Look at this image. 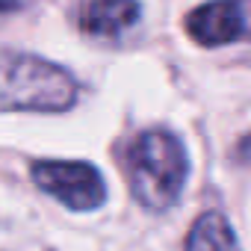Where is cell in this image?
Wrapping results in <instances>:
<instances>
[{"label": "cell", "instance_id": "6da1fadb", "mask_svg": "<svg viewBox=\"0 0 251 251\" xmlns=\"http://www.w3.org/2000/svg\"><path fill=\"white\" fill-rule=\"evenodd\" d=\"M124 160H127L130 192L145 210L166 213L177 204L189 177V157L183 142L172 130H142L130 142Z\"/></svg>", "mask_w": 251, "mask_h": 251}, {"label": "cell", "instance_id": "7a4b0ae2", "mask_svg": "<svg viewBox=\"0 0 251 251\" xmlns=\"http://www.w3.org/2000/svg\"><path fill=\"white\" fill-rule=\"evenodd\" d=\"M77 80L56 62L0 50V109L3 112H65L77 103Z\"/></svg>", "mask_w": 251, "mask_h": 251}, {"label": "cell", "instance_id": "3957f363", "mask_svg": "<svg viewBox=\"0 0 251 251\" xmlns=\"http://www.w3.org/2000/svg\"><path fill=\"white\" fill-rule=\"evenodd\" d=\"M33 183L65 204L74 213L98 210L106 201V183L92 163L83 160H39L33 166Z\"/></svg>", "mask_w": 251, "mask_h": 251}, {"label": "cell", "instance_id": "277c9868", "mask_svg": "<svg viewBox=\"0 0 251 251\" xmlns=\"http://www.w3.org/2000/svg\"><path fill=\"white\" fill-rule=\"evenodd\" d=\"M186 33L204 48H222L245 33L242 6L236 3H204L186 15Z\"/></svg>", "mask_w": 251, "mask_h": 251}, {"label": "cell", "instance_id": "5b68a950", "mask_svg": "<svg viewBox=\"0 0 251 251\" xmlns=\"http://www.w3.org/2000/svg\"><path fill=\"white\" fill-rule=\"evenodd\" d=\"M142 15L139 3H121V0H109V3H86L80 9V30L95 39H115L127 33Z\"/></svg>", "mask_w": 251, "mask_h": 251}, {"label": "cell", "instance_id": "8992f818", "mask_svg": "<svg viewBox=\"0 0 251 251\" xmlns=\"http://www.w3.org/2000/svg\"><path fill=\"white\" fill-rule=\"evenodd\" d=\"M186 251H239L236 233L222 213H201L186 233Z\"/></svg>", "mask_w": 251, "mask_h": 251}, {"label": "cell", "instance_id": "52a82bcc", "mask_svg": "<svg viewBox=\"0 0 251 251\" xmlns=\"http://www.w3.org/2000/svg\"><path fill=\"white\" fill-rule=\"evenodd\" d=\"M242 154H245V157H251V133L242 139Z\"/></svg>", "mask_w": 251, "mask_h": 251}, {"label": "cell", "instance_id": "ba28073f", "mask_svg": "<svg viewBox=\"0 0 251 251\" xmlns=\"http://www.w3.org/2000/svg\"><path fill=\"white\" fill-rule=\"evenodd\" d=\"M21 9V3H0V12H15Z\"/></svg>", "mask_w": 251, "mask_h": 251}]
</instances>
